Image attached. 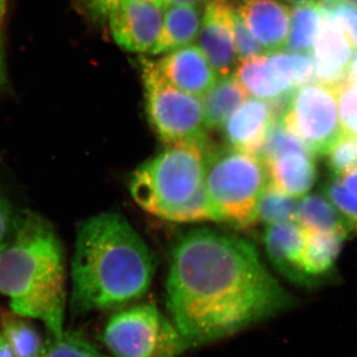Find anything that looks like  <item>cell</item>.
<instances>
[{
    "mask_svg": "<svg viewBox=\"0 0 357 357\" xmlns=\"http://www.w3.org/2000/svg\"><path fill=\"white\" fill-rule=\"evenodd\" d=\"M65 257L55 229L25 213L17 231L0 245V293L14 314L41 319L51 337L64 330Z\"/></svg>",
    "mask_w": 357,
    "mask_h": 357,
    "instance_id": "cell-3",
    "label": "cell"
},
{
    "mask_svg": "<svg viewBox=\"0 0 357 357\" xmlns=\"http://www.w3.org/2000/svg\"><path fill=\"white\" fill-rule=\"evenodd\" d=\"M324 13L344 32L354 49H357V6L344 0H333L319 4Z\"/></svg>",
    "mask_w": 357,
    "mask_h": 357,
    "instance_id": "cell-29",
    "label": "cell"
},
{
    "mask_svg": "<svg viewBox=\"0 0 357 357\" xmlns=\"http://www.w3.org/2000/svg\"><path fill=\"white\" fill-rule=\"evenodd\" d=\"M345 2H347V3H351L352 6H357V0H344Z\"/></svg>",
    "mask_w": 357,
    "mask_h": 357,
    "instance_id": "cell-41",
    "label": "cell"
},
{
    "mask_svg": "<svg viewBox=\"0 0 357 357\" xmlns=\"http://www.w3.org/2000/svg\"><path fill=\"white\" fill-rule=\"evenodd\" d=\"M279 121L312 155H325L344 133L335 89L314 81L301 86L289 96Z\"/></svg>",
    "mask_w": 357,
    "mask_h": 357,
    "instance_id": "cell-8",
    "label": "cell"
},
{
    "mask_svg": "<svg viewBox=\"0 0 357 357\" xmlns=\"http://www.w3.org/2000/svg\"><path fill=\"white\" fill-rule=\"evenodd\" d=\"M267 184L266 167L258 155L232 147L208 150L204 188L217 222L236 229L253 225Z\"/></svg>",
    "mask_w": 357,
    "mask_h": 357,
    "instance_id": "cell-5",
    "label": "cell"
},
{
    "mask_svg": "<svg viewBox=\"0 0 357 357\" xmlns=\"http://www.w3.org/2000/svg\"><path fill=\"white\" fill-rule=\"evenodd\" d=\"M6 79V62H4L3 50L0 46V89L3 86Z\"/></svg>",
    "mask_w": 357,
    "mask_h": 357,
    "instance_id": "cell-37",
    "label": "cell"
},
{
    "mask_svg": "<svg viewBox=\"0 0 357 357\" xmlns=\"http://www.w3.org/2000/svg\"><path fill=\"white\" fill-rule=\"evenodd\" d=\"M122 0H79L82 11L95 24H107Z\"/></svg>",
    "mask_w": 357,
    "mask_h": 357,
    "instance_id": "cell-32",
    "label": "cell"
},
{
    "mask_svg": "<svg viewBox=\"0 0 357 357\" xmlns=\"http://www.w3.org/2000/svg\"><path fill=\"white\" fill-rule=\"evenodd\" d=\"M25 213H20L0 188V245L8 243L20 227Z\"/></svg>",
    "mask_w": 357,
    "mask_h": 357,
    "instance_id": "cell-31",
    "label": "cell"
},
{
    "mask_svg": "<svg viewBox=\"0 0 357 357\" xmlns=\"http://www.w3.org/2000/svg\"><path fill=\"white\" fill-rule=\"evenodd\" d=\"M156 65L169 83L197 98L210 91L220 77L203 51L195 44L164 54Z\"/></svg>",
    "mask_w": 357,
    "mask_h": 357,
    "instance_id": "cell-14",
    "label": "cell"
},
{
    "mask_svg": "<svg viewBox=\"0 0 357 357\" xmlns=\"http://www.w3.org/2000/svg\"><path fill=\"white\" fill-rule=\"evenodd\" d=\"M166 297L189 347L230 337L294 305L252 244L211 229L192 230L176 244Z\"/></svg>",
    "mask_w": 357,
    "mask_h": 357,
    "instance_id": "cell-1",
    "label": "cell"
},
{
    "mask_svg": "<svg viewBox=\"0 0 357 357\" xmlns=\"http://www.w3.org/2000/svg\"><path fill=\"white\" fill-rule=\"evenodd\" d=\"M325 155L335 178L342 177L357 167V137L342 133Z\"/></svg>",
    "mask_w": 357,
    "mask_h": 357,
    "instance_id": "cell-26",
    "label": "cell"
},
{
    "mask_svg": "<svg viewBox=\"0 0 357 357\" xmlns=\"http://www.w3.org/2000/svg\"><path fill=\"white\" fill-rule=\"evenodd\" d=\"M326 194L344 218L349 229L357 231V196L347 191L338 178L326 185Z\"/></svg>",
    "mask_w": 357,
    "mask_h": 357,
    "instance_id": "cell-30",
    "label": "cell"
},
{
    "mask_svg": "<svg viewBox=\"0 0 357 357\" xmlns=\"http://www.w3.org/2000/svg\"><path fill=\"white\" fill-rule=\"evenodd\" d=\"M234 75L252 98L284 102L296 89L312 81V59L298 52H267L239 61Z\"/></svg>",
    "mask_w": 357,
    "mask_h": 357,
    "instance_id": "cell-9",
    "label": "cell"
},
{
    "mask_svg": "<svg viewBox=\"0 0 357 357\" xmlns=\"http://www.w3.org/2000/svg\"><path fill=\"white\" fill-rule=\"evenodd\" d=\"M284 103L256 98L244 100L223 126L230 147L259 155Z\"/></svg>",
    "mask_w": 357,
    "mask_h": 357,
    "instance_id": "cell-12",
    "label": "cell"
},
{
    "mask_svg": "<svg viewBox=\"0 0 357 357\" xmlns=\"http://www.w3.org/2000/svg\"><path fill=\"white\" fill-rule=\"evenodd\" d=\"M314 155L307 149L289 150L272 158L262 160L266 167L268 183L283 194L301 198L317 178Z\"/></svg>",
    "mask_w": 357,
    "mask_h": 357,
    "instance_id": "cell-17",
    "label": "cell"
},
{
    "mask_svg": "<svg viewBox=\"0 0 357 357\" xmlns=\"http://www.w3.org/2000/svg\"><path fill=\"white\" fill-rule=\"evenodd\" d=\"M264 248L273 266L282 275L303 286H311L302 270L305 230L296 222L267 225Z\"/></svg>",
    "mask_w": 357,
    "mask_h": 357,
    "instance_id": "cell-16",
    "label": "cell"
},
{
    "mask_svg": "<svg viewBox=\"0 0 357 357\" xmlns=\"http://www.w3.org/2000/svg\"><path fill=\"white\" fill-rule=\"evenodd\" d=\"M338 180L342 182L347 191L357 196V167L345 173L342 177L338 178Z\"/></svg>",
    "mask_w": 357,
    "mask_h": 357,
    "instance_id": "cell-33",
    "label": "cell"
},
{
    "mask_svg": "<svg viewBox=\"0 0 357 357\" xmlns=\"http://www.w3.org/2000/svg\"><path fill=\"white\" fill-rule=\"evenodd\" d=\"M208 0H163V8L170 6H192L199 7Z\"/></svg>",
    "mask_w": 357,
    "mask_h": 357,
    "instance_id": "cell-34",
    "label": "cell"
},
{
    "mask_svg": "<svg viewBox=\"0 0 357 357\" xmlns=\"http://www.w3.org/2000/svg\"><path fill=\"white\" fill-rule=\"evenodd\" d=\"M143 1L151 2V3L156 4V6H158L163 8V0H143Z\"/></svg>",
    "mask_w": 357,
    "mask_h": 357,
    "instance_id": "cell-40",
    "label": "cell"
},
{
    "mask_svg": "<svg viewBox=\"0 0 357 357\" xmlns=\"http://www.w3.org/2000/svg\"><path fill=\"white\" fill-rule=\"evenodd\" d=\"M321 17L323 10L319 3L291 7L285 50L311 54Z\"/></svg>",
    "mask_w": 357,
    "mask_h": 357,
    "instance_id": "cell-22",
    "label": "cell"
},
{
    "mask_svg": "<svg viewBox=\"0 0 357 357\" xmlns=\"http://www.w3.org/2000/svg\"><path fill=\"white\" fill-rule=\"evenodd\" d=\"M349 231L310 232L305 230L302 270L310 285L318 283L319 277L332 271Z\"/></svg>",
    "mask_w": 357,
    "mask_h": 357,
    "instance_id": "cell-19",
    "label": "cell"
},
{
    "mask_svg": "<svg viewBox=\"0 0 357 357\" xmlns=\"http://www.w3.org/2000/svg\"><path fill=\"white\" fill-rule=\"evenodd\" d=\"M201 21V13L197 6H167L159 38L150 54L164 55L192 44L198 37Z\"/></svg>",
    "mask_w": 357,
    "mask_h": 357,
    "instance_id": "cell-18",
    "label": "cell"
},
{
    "mask_svg": "<svg viewBox=\"0 0 357 357\" xmlns=\"http://www.w3.org/2000/svg\"><path fill=\"white\" fill-rule=\"evenodd\" d=\"M335 91L342 131L357 137V86L345 79Z\"/></svg>",
    "mask_w": 357,
    "mask_h": 357,
    "instance_id": "cell-27",
    "label": "cell"
},
{
    "mask_svg": "<svg viewBox=\"0 0 357 357\" xmlns=\"http://www.w3.org/2000/svg\"><path fill=\"white\" fill-rule=\"evenodd\" d=\"M208 150L206 141L168 145L138 167L129 180L135 203L169 222H217L204 188Z\"/></svg>",
    "mask_w": 357,
    "mask_h": 357,
    "instance_id": "cell-4",
    "label": "cell"
},
{
    "mask_svg": "<svg viewBox=\"0 0 357 357\" xmlns=\"http://www.w3.org/2000/svg\"><path fill=\"white\" fill-rule=\"evenodd\" d=\"M155 269L151 251L121 215L89 218L77 231L70 312L81 316L138 299L151 285Z\"/></svg>",
    "mask_w": 357,
    "mask_h": 357,
    "instance_id": "cell-2",
    "label": "cell"
},
{
    "mask_svg": "<svg viewBox=\"0 0 357 357\" xmlns=\"http://www.w3.org/2000/svg\"><path fill=\"white\" fill-rule=\"evenodd\" d=\"M41 357H109L89 342L81 333L69 331L51 337L44 345Z\"/></svg>",
    "mask_w": 357,
    "mask_h": 357,
    "instance_id": "cell-25",
    "label": "cell"
},
{
    "mask_svg": "<svg viewBox=\"0 0 357 357\" xmlns=\"http://www.w3.org/2000/svg\"><path fill=\"white\" fill-rule=\"evenodd\" d=\"M354 49L344 32L323 11L311 53L312 81L333 89L344 83L354 57Z\"/></svg>",
    "mask_w": 357,
    "mask_h": 357,
    "instance_id": "cell-13",
    "label": "cell"
},
{
    "mask_svg": "<svg viewBox=\"0 0 357 357\" xmlns=\"http://www.w3.org/2000/svg\"><path fill=\"white\" fill-rule=\"evenodd\" d=\"M296 222L306 231L319 234L351 230L332 202L319 195L306 196L298 202Z\"/></svg>",
    "mask_w": 357,
    "mask_h": 357,
    "instance_id": "cell-21",
    "label": "cell"
},
{
    "mask_svg": "<svg viewBox=\"0 0 357 357\" xmlns=\"http://www.w3.org/2000/svg\"><path fill=\"white\" fill-rule=\"evenodd\" d=\"M232 0H208L199 26V47L218 76L234 74L238 60L232 35Z\"/></svg>",
    "mask_w": 357,
    "mask_h": 357,
    "instance_id": "cell-11",
    "label": "cell"
},
{
    "mask_svg": "<svg viewBox=\"0 0 357 357\" xmlns=\"http://www.w3.org/2000/svg\"><path fill=\"white\" fill-rule=\"evenodd\" d=\"M249 95L234 74L220 77L201 98L206 129L223 128L225 121Z\"/></svg>",
    "mask_w": 357,
    "mask_h": 357,
    "instance_id": "cell-20",
    "label": "cell"
},
{
    "mask_svg": "<svg viewBox=\"0 0 357 357\" xmlns=\"http://www.w3.org/2000/svg\"><path fill=\"white\" fill-rule=\"evenodd\" d=\"M0 357H15L2 333H0Z\"/></svg>",
    "mask_w": 357,
    "mask_h": 357,
    "instance_id": "cell-36",
    "label": "cell"
},
{
    "mask_svg": "<svg viewBox=\"0 0 357 357\" xmlns=\"http://www.w3.org/2000/svg\"><path fill=\"white\" fill-rule=\"evenodd\" d=\"M249 31L267 52L285 50L290 7L282 0H241L236 4Z\"/></svg>",
    "mask_w": 357,
    "mask_h": 357,
    "instance_id": "cell-15",
    "label": "cell"
},
{
    "mask_svg": "<svg viewBox=\"0 0 357 357\" xmlns=\"http://www.w3.org/2000/svg\"><path fill=\"white\" fill-rule=\"evenodd\" d=\"M354 357H357V356H354Z\"/></svg>",
    "mask_w": 357,
    "mask_h": 357,
    "instance_id": "cell-43",
    "label": "cell"
},
{
    "mask_svg": "<svg viewBox=\"0 0 357 357\" xmlns=\"http://www.w3.org/2000/svg\"><path fill=\"white\" fill-rule=\"evenodd\" d=\"M112 357H178L190 349L173 321L153 305L114 314L103 331Z\"/></svg>",
    "mask_w": 357,
    "mask_h": 357,
    "instance_id": "cell-7",
    "label": "cell"
},
{
    "mask_svg": "<svg viewBox=\"0 0 357 357\" xmlns=\"http://www.w3.org/2000/svg\"><path fill=\"white\" fill-rule=\"evenodd\" d=\"M298 201L268 183L258 206L257 220L267 225L296 222Z\"/></svg>",
    "mask_w": 357,
    "mask_h": 357,
    "instance_id": "cell-24",
    "label": "cell"
},
{
    "mask_svg": "<svg viewBox=\"0 0 357 357\" xmlns=\"http://www.w3.org/2000/svg\"><path fill=\"white\" fill-rule=\"evenodd\" d=\"M1 333L15 357H41L44 342L34 326L17 314H4L0 319Z\"/></svg>",
    "mask_w": 357,
    "mask_h": 357,
    "instance_id": "cell-23",
    "label": "cell"
},
{
    "mask_svg": "<svg viewBox=\"0 0 357 357\" xmlns=\"http://www.w3.org/2000/svg\"><path fill=\"white\" fill-rule=\"evenodd\" d=\"M291 6H303V4L319 3V0H282Z\"/></svg>",
    "mask_w": 357,
    "mask_h": 357,
    "instance_id": "cell-38",
    "label": "cell"
},
{
    "mask_svg": "<svg viewBox=\"0 0 357 357\" xmlns=\"http://www.w3.org/2000/svg\"><path fill=\"white\" fill-rule=\"evenodd\" d=\"M164 9L143 0H122L107 24L115 43L123 50L150 54L161 32Z\"/></svg>",
    "mask_w": 357,
    "mask_h": 357,
    "instance_id": "cell-10",
    "label": "cell"
},
{
    "mask_svg": "<svg viewBox=\"0 0 357 357\" xmlns=\"http://www.w3.org/2000/svg\"><path fill=\"white\" fill-rule=\"evenodd\" d=\"M0 46H1V41H0Z\"/></svg>",
    "mask_w": 357,
    "mask_h": 357,
    "instance_id": "cell-42",
    "label": "cell"
},
{
    "mask_svg": "<svg viewBox=\"0 0 357 357\" xmlns=\"http://www.w3.org/2000/svg\"><path fill=\"white\" fill-rule=\"evenodd\" d=\"M231 27L234 49H236L238 62L267 53L264 47L249 31L248 26L245 25L237 11L236 3H234V10L231 13Z\"/></svg>",
    "mask_w": 357,
    "mask_h": 357,
    "instance_id": "cell-28",
    "label": "cell"
},
{
    "mask_svg": "<svg viewBox=\"0 0 357 357\" xmlns=\"http://www.w3.org/2000/svg\"><path fill=\"white\" fill-rule=\"evenodd\" d=\"M347 81L357 86V51L352 57L349 73H347Z\"/></svg>",
    "mask_w": 357,
    "mask_h": 357,
    "instance_id": "cell-35",
    "label": "cell"
},
{
    "mask_svg": "<svg viewBox=\"0 0 357 357\" xmlns=\"http://www.w3.org/2000/svg\"><path fill=\"white\" fill-rule=\"evenodd\" d=\"M140 67L147 117L162 142L168 146L206 141L201 98L169 83L156 61L141 58Z\"/></svg>",
    "mask_w": 357,
    "mask_h": 357,
    "instance_id": "cell-6",
    "label": "cell"
},
{
    "mask_svg": "<svg viewBox=\"0 0 357 357\" xmlns=\"http://www.w3.org/2000/svg\"><path fill=\"white\" fill-rule=\"evenodd\" d=\"M7 9V0H0V22L6 16Z\"/></svg>",
    "mask_w": 357,
    "mask_h": 357,
    "instance_id": "cell-39",
    "label": "cell"
}]
</instances>
